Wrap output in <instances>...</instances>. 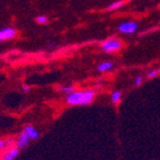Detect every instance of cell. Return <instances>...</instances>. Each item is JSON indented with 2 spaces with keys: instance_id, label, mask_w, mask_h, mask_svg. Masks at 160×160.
<instances>
[{
  "instance_id": "4fadbf2b",
  "label": "cell",
  "mask_w": 160,
  "mask_h": 160,
  "mask_svg": "<svg viewBox=\"0 0 160 160\" xmlns=\"http://www.w3.org/2000/svg\"><path fill=\"white\" fill-rule=\"evenodd\" d=\"M158 74H159V73H158V69H152V71H149V72L147 73V78H156Z\"/></svg>"
},
{
  "instance_id": "8992f818",
  "label": "cell",
  "mask_w": 160,
  "mask_h": 160,
  "mask_svg": "<svg viewBox=\"0 0 160 160\" xmlns=\"http://www.w3.org/2000/svg\"><path fill=\"white\" fill-rule=\"evenodd\" d=\"M16 30L13 28H2L0 30V40H7L11 39L16 36Z\"/></svg>"
},
{
  "instance_id": "7c38bea8",
  "label": "cell",
  "mask_w": 160,
  "mask_h": 160,
  "mask_svg": "<svg viewBox=\"0 0 160 160\" xmlns=\"http://www.w3.org/2000/svg\"><path fill=\"white\" fill-rule=\"evenodd\" d=\"M58 91H61L62 93H65V94H69L74 92V88L72 85H62L58 88Z\"/></svg>"
},
{
  "instance_id": "8fae6325",
  "label": "cell",
  "mask_w": 160,
  "mask_h": 160,
  "mask_svg": "<svg viewBox=\"0 0 160 160\" xmlns=\"http://www.w3.org/2000/svg\"><path fill=\"white\" fill-rule=\"evenodd\" d=\"M123 5H124V1H122V0H119V1H115V2H113V3H111L110 6H108L107 10H109V11L115 10V9L122 7Z\"/></svg>"
},
{
  "instance_id": "5bb4252c",
  "label": "cell",
  "mask_w": 160,
  "mask_h": 160,
  "mask_svg": "<svg viewBox=\"0 0 160 160\" xmlns=\"http://www.w3.org/2000/svg\"><path fill=\"white\" fill-rule=\"evenodd\" d=\"M36 22H38V24H46L47 22V18H46L45 16H38L37 18H36Z\"/></svg>"
},
{
  "instance_id": "277c9868",
  "label": "cell",
  "mask_w": 160,
  "mask_h": 160,
  "mask_svg": "<svg viewBox=\"0 0 160 160\" xmlns=\"http://www.w3.org/2000/svg\"><path fill=\"white\" fill-rule=\"evenodd\" d=\"M30 141V138L29 136L25 132V131H22V133L19 134L18 138H17L16 140V146L19 148V149H25V148L28 146V143H29Z\"/></svg>"
},
{
  "instance_id": "9c48e42d",
  "label": "cell",
  "mask_w": 160,
  "mask_h": 160,
  "mask_svg": "<svg viewBox=\"0 0 160 160\" xmlns=\"http://www.w3.org/2000/svg\"><path fill=\"white\" fill-rule=\"evenodd\" d=\"M13 144H15V140H13L12 138H8L7 140H1V141H0V148H1V150L3 151L5 147H7L9 149V148L13 147Z\"/></svg>"
},
{
  "instance_id": "6da1fadb",
  "label": "cell",
  "mask_w": 160,
  "mask_h": 160,
  "mask_svg": "<svg viewBox=\"0 0 160 160\" xmlns=\"http://www.w3.org/2000/svg\"><path fill=\"white\" fill-rule=\"evenodd\" d=\"M96 95L95 90H82L67 94L66 102L69 105H88L92 103Z\"/></svg>"
},
{
  "instance_id": "e0dca14e",
  "label": "cell",
  "mask_w": 160,
  "mask_h": 160,
  "mask_svg": "<svg viewBox=\"0 0 160 160\" xmlns=\"http://www.w3.org/2000/svg\"><path fill=\"white\" fill-rule=\"evenodd\" d=\"M158 73H159V74H160V68H159V69H158Z\"/></svg>"
},
{
  "instance_id": "30bf717a",
  "label": "cell",
  "mask_w": 160,
  "mask_h": 160,
  "mask_svg": "<svg viewBox=\"0 0 160 160\" xmlns=\"http://www.w3.org/2000/svg\"><path fill=\"white\" fill-rule=\"evenodd\" d=\"M121 96H122V93H121V91L117 90V91H113L112 94H111V100H112V102L114 104H118L119 102H120Z\"/></svg>"
},
{
  "instance_id": "52a82bcc",
  "label": "cell",
  "mask_w": 160,
  "mask_h": 160,
  "mask_svg": "<svg viewBox=\"0 0 160 160\" xmlns=\"http://www.w3.org/2000/svg\"><path fill=\"white\" fill-rule=\"evenodd\" d=\"M24 131L29 136L30 139H32V140H34V139H37L38 137H39V132H38L32 126H26L24 129Z\"/></svg>"
},
{
  "instance_id": "3957f363",
  "label": "cell",
  "mask_w": 160,
  "mask_h": 160,
  "mask_svg": "<svg viewBox=\"0 0 160 160\" xmlns=\"http://www.w3.org/2000/svg\"><path fill=\"white\" fill-rule=\"evenodd\" d=\"M138 28V25L133 22H123L119 26V30L123 34H127V35H130V34H133L134 32L137 30Z\"/></svg>"
},
{
  "instance_id": "ba28073f",
  "label": "cell",
  "mask_w": 160,
  "mask_h": 160,
  "mask_svg": "<svg viewBox=\"0 0 160 160\" xmlns=\"http://www.w3.org/2000/svg\"><path fill=\"white\" fill-rule=\"evenodd\" d=\"M113 67H114V64L111 62H103L98 66V71L99 72H108V71H111Z\"/></svg>"
},
{
  "instance_id": "7a4b0ae2",
  "label": "cell",
  "mask_w": 160,
  "mask_h": 160,
  "mask_svg": "<svg viewBox=\"0 0 160 160\" xmlns=\"http://www.w3.org/2000/svg\"><path fill=\"white\" fill-rule=\"evenodd\" d=\"M122 44L117 39H109L107 40L105 43L102 44V49L105 53H112V52H115L118 49H120Z\"/></svg>"
},
{
  "instance_id": "9a60e30c",
  "label": "cell",
  "mask_w": 160,
  "mask_h": 160,
  "mask_svg": "<svg viewBox=\"0 0 160 160\" xmlns=\"http://www.w3.org/2000/svg\"><path fill=\"white\" fill-rule=\"evenodd\" d=\"M142 80H143V78H142L141 75H139V76H137V78H134V82H133V84H134V85H136V86L141 85Z\"/></svg>"
},
{
  "instance_id": "5b68a950",
  "label": "cell",
  "mask_w": 160,
  "mask_h": 160,
  "mask_svg": "<svg viewBox=\"0 0 160 160\" xmlns=\"http://www.w3.org/2000/svg\"><path fill=\"white\" fill-rule=\"evenodd\" d=\"M19 148L17 146H13V147L9 148L6 152H2V157H1V160H15L16 157L19 153Z\"/></svg>"
},
{
  "instance_id": "2e32d148",
  "label": "cell",
  "mask_w": 160,
  "mask_h": 160,
  "mask_svg": "<svg viewBox=\"0 0 160 160\" xmlns=\"http://www.w3.org/2000/svg\"><path fill=\"white\" fill-rule=\"evenodd\" d=\"M22 90L26 92V91H28V90H29V88H28V86H22Z\"/></svg>"
}]
</instances>
